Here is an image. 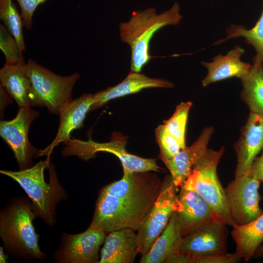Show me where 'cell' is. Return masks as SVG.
Wrapping results in <instances>:
<instances>
[{
  "label": "cell",
  "instance_id": "1",
  "mask_svg": "<svg viewBox=\"0 0 263 263\" xmlns=\"http://www.w3.org/2000/svg\"><path fill=\"white\" fill-rule=\"evenodd\" d=\"M162 184L159 177L149 171H123L121 179L100 190L90 225L108 234L126 228L137 231L155 202Z\"/></svg>",
  "mask_w": 263,
  "mask_h": 263
},
{
  "label": "cell",
  "instance_id": "2",
  "mask_svg": "<svg viewBox=\"0 0 263 263\" xmlns=\"http://www.w3.org/2000/svg\"><path fill=\"white\" fill-rule=\"evenodd\" d=\"M36 217L32 203L25 197L12 199L1 210L0 236L8 254L27 260L45 259L33 224Z\"/></svg>",
  "mask_w": 263,
  "mask_h": 263
},
{
  "label": "cell",
  "instance_id": "3",
  "mask_svg": "<svg viewBox=\"0 0 263 263\" xmlns=\"http://www.w3.org/2000/svg\"><path fill=\"white\" fill-rule=\"evenodd\" d=\"M50 156L28 168L19 171L0 170V172L16 181L31 201L37 217L49 226L56 222V206L66 193L57 178Z\"/></svg>",
  "mask_w": 263,
  "mask_h": 263
},
{
  "label": "cell",
  "instance_id": "4",
  "mask_svg": "<svg viewBox=\"0 0 263 263\" xmlns=\"http://www.w3.org/2000/svg\"><path fill=\"white\" fill-rule=\"evenodd\" d=\"M177 2L168 10L157 14L154 8L133 12L127 22L119 26L122 41L131 50V71L140 72L150 58V42L154 34L161 28L177 25L182 16Z\"/></svg>",
  "mask_w": 263,
  "mask_h": 263
},
{
  "label": "cell",
  "instance_id": "5",
  "mask_svg": "<svg viewBox=\"0 0 263 263\" xmlns=\"http://www.w3.org/2000/svg\"><path fill=\"white\" fill-rule=\"evenodd\" d=\"M31 83L30 101L33 107H44L54 114H59L61 109L72 100L73 89L80 75H56L29 59L24 65Z\"/></svg>",
  "mask_w": 263,
  "mask_h": 263
},
{
  "label": "cell",
  "instance_id": "6",
  "mask_svg": "<svg viewBox=\"0 0 263 263\" xmlns=\"http://www.w3.org/2000/svg\"><path fill=\"white\" fill-rule=\"evenodd\" d=\"M224 152V147L217 150L207 149L195 164L182 187L199 194L219 220L232 227L234 223L227 207L225 188L219 180L217 171Z\"/></svg>",
  "mask_w": 263,
  "mask_h": 263
},
{
  "label": "cell",
  "instance_id": "7",
  "mask_svg": "<svg viewBox=\"0 0 263 263\" xmlns=\"http://www.w3.org/2000/svg\"><path fill=\"white\" fill-rule=\"evenodd\" d=\"M125 137L115 133L112 135L110 141L106 143H98L92 139H70L64 143L62 154L65 156H77L86 160L93 157L97 152H107L118 158L123 171L145 172L159 171L162 169L157 165L156 159L144 158L129 153L126 150L127 139Z\"/></svg>",
  "mask_w": 263,
  "mask_h": 263
},
{
  "label": "cell",
  "instance_id": "8",
  "mask_svg": "<svg viewBox=\"0 0 263 263\" xmlns=\"http://www.w3.org/2000/svg\"><path fill=\"white\" fill-rule=\"evenodd\" d=\"M178 188L170 175L163 180L159 194L137 229V248L142 256L147 254L176 210Z\"/></svg>",
  "mask_w": 263,
  "mask_h": 263
},
{
  "label": "cell",
  "instance_id": "9",
  "mask_svg": "<svg viewBox=\"0 0 263 263\" xmlns=\"http://www.w3.org/2000/svg\"><path fill=\"white\" fill-rule=\"evenodd\" d=\"M261 182L248 173L235 177L225 188L227 207L234 226L248 224L263 213L260 206L262 199L259 192Z\"/></svg>",
  "mask_w": 263,
  "mask_h": 263
},
{
  "label": "cell",
  "instance_id": "10",
  "mask_svg": "<svg viewBox=\"0 0 263 263\" xmlns=\"http://www.w3.org/2000/svg\"><path fill=\"white\" fill-rule=\"evenodd\" d=\"M39 115L32 107L20 108L14 119L0 122V137L12 150L20 169L32 167L33 158L40 156V150L32 146L28 137L32 122Z\"/></svg>",
  "mask_w": 263,
  "mask_h": 263
},
{
  "label": "cell",
  "instance_id": "11",
  "mask_svg": "<svg viewBox=\"0 0 263 263\" xmlns=\"http://www.w3.org/2000/svg\"><path fill=\"white\" fill-rule=\"evenodd\" d=\"M227 225L216 220L183 236L179 252L184 255V263L199 257L227 253Z\"/></svg>",
  "mask_w": 263,
  "mask_h": 263
},
{
  "label": "cell",
  "instance_id": "12",
  "mask_svg": "<svg viewBox=\"0 0 263 263\" xmlns=\"http://www.w3.org/2000/svg\"><path fill=\"white\" fill-rule=\"evenodd\" d=\"M108 234L102 229L90 225L84 232L63 234L55 260L60 263H97L100 246Z\"/></svg>",
  "mask_w": 263,
  "mask_h": 263
},
{
  "label": "cell",
  "instance_id": "13",
  "mask_svg": "<svg viewBox=\"0 0 263 263\" xmlns=\"http://www.w3.org/2000/svg\"><path fill=\"white\" fill-rule=\"evenodd\" d=\"M237 163L235 177L248 173L259 153L263 150V115L250 112L234 145Z\"/></svg>",
  "mask_w": 263,
  "mask_h": 263
},
{
  "label": "cell",
  "instance_id": "14",
  "mask_svg": "<svg viewBox=\"0 0 263 263\" xmlns=\"http://www.w3.org/2000/svg\"><path fill=\"white\" fill-rule=\"evenodd\" d=\"M176 211L183 236L204 225L219 220L199 194L183 187L178 194Z\"/></svg>",
  "mask_w": 263,
  "mask_h": 263
},
{
  "label": "cell",
  "instance_id": "15",
  "mask_svg": "<svg viewBox=\"0 0 263 263\" xmlns=\"http://www.w3.org/2000/svg\"><path fill=\"white\" fill-rule=\"evenodd\" d=\"M94 102V94H84L78 98L72 99L60 111L59 124L55 138L43 150H40V156H50L54 148L60 143H65L70 139L71 133L83 127L87 113Z\"/></svg>",
  "mask_w": 263,
  "mask_h": 263
},
{
  "label": "cell",
  "instance_id": "16",
  "mask_svg": "<svg viewBox=\"0 0 263 263\" xmlns=\"http://www.w3.org/2000/svg\"><path fill=\"white\" fill-rule=\"evenodd\" d=\"M213 132L212 127L205 128L191 146L186 147L172 158L164 162L177 187L183 186L195 164L208 149L207 145Z\"/></svg>",
  "mask_w": 263,
  "mask_h": 263
},
{
  "label": "cell",
  "instance_id": "17",
  "mask_svg": "<svg viewBox=\"0 0 263 263\" xmlns=\"http://www.w3.org/2000/svg\"><path fill=\"white\" fill-rule=\"evenodd\" d=\"M173 87L174 84L167 80L150 78L140 72L131 71L120 83L95 93L90 112L103 106L112 99L136 93L145 89L172 88Z\"/></svg>",
  "mask_w": 263,
  "mask_h": 263
},
{
  "label": "cell",
  "instance_id": "18",
  "mask_svg": "<svg viewBox=\"0 0 263 263\" xmlns=\"http://www.w3.org/2000/svg\"><path fill=\"white\" fill-rule=\"evenodd\" d=\"M244 49L239 46L227 53L226 55L219 54L212 57V61H203L201 64L207 69V74L202 80L203 87L216 82L232 77L242 78L249 72L252 65L241 60Z\"/></svg>",
  "mask_w": 263,
  "mask_h": 263
},
{
  "label": "cell",
  "instance_id": "19",
  "mask_svg": "<svg viewBox=\"0 0 263 263\" xmlns=\"http://www.w3.org/2000/svg\"><path fill=\"white\" fill-rule=\"evenodd\" d=\"M129 228L108 233L101 249L98 263H132L138 253L137 233Z\"/></svg>",
  "mask_w": 263,
  "mask_h": 263
},
{
  "label": "cell",
  "instance_id": "20",
  "mask_svg": "<svg viewBox=\"0 0 263 263\" xmlns=\"http://www.w3.org/2000/svg\"><path fill=\"white\" fill-rule=\"evenodd\" d=\"M183 237L176 211L171 216L168 225L152 244L148 252L142 255L140 263H164L171 255L179 252Z\"/></svg>",
  "mask_w": 263,
  "mask_h": 263
},
{
  "label": "cell",
  "instance_id": "21",
  "mask_svg": "<svg viewBox=\"0 0 263 263\" xmlns=\"http://www.w3.org/2000/svg\"><path fill=\"white\" fill-rule=\"evenodd\" d=\"M24 64H5L0 69V85L16 102L19 108L32 107L30 97L31 83L24 70Z\"/></svg>",
  "mask_w": 263,
  "mask_h": 263
},
{
  "label": "cell",
  "instance_id": "22",
  "mask_svg": "<svg viewBox=\"0 0 263 263\" xmlns=\"http://www.w3.org/2000/svg\"><path fill=\"white\" fill-rule=\"evenodd\" d=\"M232 227L231 234L236 244L235 253L245 262H249L263 242V213L248 224Z\"/></svg>",
  "mask_w": 263,
  "mask_h": 263
},
{
  "label": "cell",
  "instance_id": "23",
  "mask_svg": "<svg viewBox=\"0 0 263 263\" xmlns=\"http://www.w3.org/2000/svg\"><path fill=\"white\" fill-rule=\"evenodd\" d=\"M242 100L250 112L263 115V67L253 64L249 72L242 78Z\"/></svg>",
  "mask_w": 263,
  "mask_h": 263
},
{
  "label": "cell",
  "instance_id": "24",
  "mask_svg": "<svg viewBox=\"0 0 263 263\" xmlns=\"http://www.w3.org/2000/svg\"><path fill=\"white\" fill-rule=\"evenodd\" d=\"M227 37L216 41L214 45H218L231 38L242 37L247 44L252 46L256 51L253 57V64L263 67V10L262 15L254 26L247 29L242 25H231L226 29Z\"/></svg>",
  "mask_w": 263,
  "mask_h": 263
},
{
  "label": "cell",
  "instance_id": "25",
  "mask_svg": "<svg viewBox=\"0 0 263 263\" xmlns=\"http://www.w3.org/2000/svg\"><path fill=\"white\" fill-rule=\"evenodd\" d=\"M0 19L11 35L15 38L21 50H26L23 34V23L12 0H0Z\"/></svg>",
  "mask_w": 263,
  "mask_h": 263
},
{
  "label": "cell",
  "instance_id": "26",
  "mask_svg": "<svg viewBox=\"0 0 263 263\" xmlns=\"http://www.w3.org/2000/svg\"><path fill=\"white\" fill-rule=\"evenodd\" d=\"M192 106L190 101L181 102L178 105L172 115L164 121L168 132L180 143L182 149L186 146V125L189 110Z\"/></svg>",
  "mask_w": 263,
  "mask_h": 263
},
{
  "label": "cell",
  "instance_id": "27",
  "mask_svg": "<svg viewBox=\"0 0 263 263\" xmlns=\"http://www.w3.org/2000/svg\"><path fill=\"white\" fill-rule=\"evenodd\" d=\"M0 49L4 55L6 64L21 65L25 63L23 51L17 40L1 24L0 25Z\"/></svg>",
  "mask_w": 263,
  "mask_h": 263
},
{
  "label": "cell",
  "instance_id": "28",
  "mask_svg": "<svg viewBox=\"0 0 263 263\" xmlns=\"http://www.w3.org/2000/svg\"><path fill=\"white\" fill-rule=\"evenodd\" d=\"M155 135L160 148L159 157L164 163L172 158L182 150L179 142L168 132L164 124L156 129Z\"/></svg>",
  "mask_w": 263,
  "mask_h": 263
},
{
  "label": "cell",
  "instance_id": "29",
  "mask_svg": "<svg viewBox=\"0 0 263 263\" xmlns=\"http://www.w3.org/2000/svg\"><path fill=\"white\" fill-rule=\"evenodd\" d=\"M21 9V16L23 26L31 30L33 26L32 18L37 7L47 0H17Z\"/></svg>",
  "mask_w": 263,
  "mask_h": 263
},
{
  "label": "cell",
  "instance_id": "30",
  "mask_svg": "<svg viewBox=\"0 0 263 263\" xmlns=\"http://www.w3.org/2000/svg\"><path fill=\"white\" fill-rule=\"evenodd\" d=\"M248 173L254 178L263 182V151L254 160Z\"/></svg>",
  "mask_w": 263,
  "mask_h": 263
},
{
  "label": "cell",
  "instance_id": "31",
  "mask_svg": "<svg viewBox=\"0 0 263 263\" xmlns=\"http://www.w3.org/2000/svg\"><path fill=\"white\" fill-rule=\"evenodd\" d=\"M0 116L3 115L5 108L9 104L12 103V97L4 89V88L0 85Z\"/></svg>",
  "mask_w": 263,
  "mask_h": 263
},
{
  "label": "cell",
  "instance_id": "32",
  "mask_svg": "<svg viewBox=\"0 0 263 263\" xmlns=\"http://www.w3.org/2000/svg\"><path fill=\"white\" fill-rule=\"evenodd\" d=\"M253 258L260 259L263 258V246L260 245L256 250Z\"/></svg>",
  "mask_w": 263,
  "mask_h": 263
},
{
  "label": "cell",
  "instance_id": "33",
  "mask_svg": "<svg viewBox=\"0 0 263 263\" xmlns=\"http://www.w3.org/2000/svg\"><path fill=\"white\" fill-rule=\"evenodd\" d=\"M7 256L5 254L3 247H0V263H5L7 261Z\"/></svg>",
  "mask_w": 263,
  "mask_h": 263
},
{
  "label": "cell",
  "instance_id": "34",
  "mask_svg": "<svg viewBox=\"0 0 263 263\" xmlns=\"http://www.w3.org/2000/svg\"></svg>",
  "mask_w": 263,
  "mask_h": 263
}]
</instances>
